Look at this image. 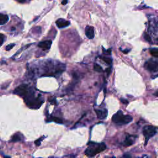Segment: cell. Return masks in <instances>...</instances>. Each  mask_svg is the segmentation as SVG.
I'll return each instance as SVG.
<instances>
[{
	"mask_svg": "<svg viewBox=\"0 0 158 158\" xmlns=\"http://www.w3.org/2000/svg\"><path fill=\"white\" fill-rule=\"evenodd\" d=\"M24 101L25 102L26 104L29 108L32 109H38L42 105L43 103V100H42L40 96L38 97H36L35 96L34 92L31 89L29 93L24 98Z\"/></svg>",
	"mask_w": 158,
	"mask_h": 158,
	"instance_id": "cell-1",
	"label": "cell"
},
{
	"mask_svg": "<svg viewBox=\"0 0 158 158\" xmlns=\"http://www.w3.org/2000/svg\"><path fill=\"white\" fill-rule=\"evenodd\" d=\"M89 147L85 151V154L88 157H92L98 153L104 151L106 148V144L104 143L96 144L95 143H88Z\"/></svg>",
	"mask_w": 158,
	"mask_h": 158,
	"instance_id": "cell-2",
	"label": "cell"
},
{
	"mask_svg": "<svg viewBox=\"0 0 158 158\" xmlns=\"http://www.w3.org/2000/svg\"><path fill=\"white\" fill-rule=\"evenodd\" d=\"M112 120L116 124L122 126L130 123L133 118L130 115H124L122 111H118L113 116Z\"/></svg>",
	"mask_w": 158,
	"mask_h": 158,
	"instance_id": "cell-3",
	"label": "cell"
},
{
	"mask_svg": "<svg viewBox=\"0 0 158 158\" xmlns=\"http://www.w3.org/2000/svg\"><path fill=\"white\" fill-rule=\"evenodd\" d=\"M143 133L145 137V144H146L148 141L157 133V128L153 126H146L143 127Z\"/></svg>",
	"mask_w": 158,
	"mask_h": 158,
	"instance_id": "cell-4",
	"label": "cell"
},
{
	"mask_svg": "<svg viewBox=\"0 0 158 158\" xmlns=\"http://www.w3.org/2000/svg\"><path fill=\"white\" fill-rule=\"evenodd\" d=\"M30 87H29L27 85H25V84H23V85H20L17 88L15 89L14 93L24 98L29 93V92L30 91Z\"/></svg>",
	"mask_w": 158,
	"mask_h": 158,
	"instance_id": "cell-5",
	"label": "cell"
},
{
	"mask_svg": "<svg viewBox=\"0 0 158 158\" xmlns=\"http://www.w3.org/2000/svg\"><path fill=\"white\" fill-rule=\"evenodd\" d=\"M157 61H154L152 59H150V60L148 61L144 64V67L149 71L156 72L157 71Z\"/></svg>",
	"mask_w": 158,
	"mask_h": 158,
	"instance_id": "cell-6",
	"label": "cell"
},
{
	"mask_svg": "<svg viewBox=\"0 0 158 158\" xmlns=\"http://www.w3.org/2000/svg\"><path fill=\"white\" fill-rule=\"evenodd\" d=\"M70 24V23L69 21L64 19H58L56 21V24L59 29H62V28L68 27Z\"/></svg>",
	"mask_w": 158,
	"mask_h": 158,
	"instance_id": "cell-7",
	"label": "cell"
},
{
	"mask_svg": "<svg viewBox=\"0 0 158 158\" xmlns=\"http://www.w3.org/2000/svg\"><path fill=\"white\" fill-rule=\"evenodd\" d=\"M85 35L89 39H93L95 37V30L94 28L91 26H87L85 28Z\"/></svg>",
	"mask_w": 158,
	"mask_h": 158,
	"instance_id": "cell-8",
	"label": "cell"
},
{
	"mask_svg": "<svg viewBox=\"0 0 158 158\" xmlns=\"http://www.w3.org/2000/svg\"><path fill=\"white\" fill-rule=\"evenodd\" d=\"M135 136L133 135H127L126 139H125L124 141H123V144L126 146H130L134 143L135 140Z\"/></svg>",
	"mask_w": 158,
	"mask_h": 158,
	"instance_id": "cell-9",
	"label": "cell"
},
{
	"mask_svg": "<svg viewBox=\"0 0 158 158\" xmlns=\"http://www.w3.org/2000/svg\"><path fill=\"white\" fill-rule=\"evenodd\" d=\"M52 44V42L51 40H46L42 42L38 43V47L44 49V50H48L50 49L51 46Z\"/></svg>",
	"mask_w": 158,
	"mask_h": 158,
	"instance_id": "cell-10",
	"label": "cell"
},
{
	"mask_svg": "<svg viewBox=\"0 0 158 158\" xmlns=\"http://www.w3.org/2000/svg\"><path fill=\"white\" fill-rule=\"evenodd\" d=\"M95 112L99 119H104L108 116V111L106 109L95 110Z\"/></svg>",
	"mask_w": 158,
	"mask_h": 158,
	"instance_id": "cell-11",
	"label": "cell"
},
{
	"mask_svg": "<svg viewBox=\"0 0 158 158\" xmlns=\"http://www.w3.org/2000/svg\"><path fill=\"white\" fill-rule=\"evenodd\" d=\"M23 139V135L20 133H16L12 136L11 138V141L12 142H17V141H22Z\"/></svg>",
	"mask_w": 158,
	"mask_h": 158,
	"instance_id": "cell-12",
	"label": "cell"
},
{
	"mask_svg": "<svg viewBox=\"0 0 158 158\" xmlns=\"http://www.w3.org/2000/svg\"><path fill=\"white\" fill-rule=\"evenodd\" d=\"M8 20H9V17H8V15L0 13V25L6 24Z\"/></svg>",
	"mask_w": 158,
	"mask_h": 158,
	"instance_id": "cell-13",
	"label": "cell"
},
{
	"mask_svg": "<svg viewBox=\"0 0 158 158\" xmlns=\"http://www.w3.org/2000/svg\"><path fill=\"white\" fill-rule=\"evenodd\" d=\"M51 121L55 122H56L57 123H62V121L61 118H60L59 117H51L50 119H49V122H51Z\"/></svg>",
	"mask_w": 158,
	"mask_h": 158,
	"instance_id": "cell-14",
	"label": "cell"
},
{
	"mask_svg": "<svg viewBox=\"0 0 158 158\" xmlns=\"http://www.w3.org/2000/svg\"><path fill=\"white\" fill-rule=\"evenodd\" d=\"M93 69L95 71L98 72H103V69L102 67L100 66V65H98V64H94Z\"/></svg>",
	"mask_w": 158,
	"mask_h": 158,
	"instance_id": "cell-15",
	"label": "cell"
},
{
	"mask_svg": "<svg viewBox=\"0 0 158 158\" xmlns=\"http://www.w3.org/2000/svg\"><path fill=\"white\" fill-rule=\"evenodd\" d=\"M150 53L152 56L157 58L158 57V49L157 48H152L150 49Z\"/></svg>",
	"mask_w": 158,
	"mask_h": 158,
	"instance_id": "cell-16",
	"label": "cell"
},
{
	"mask_svg": "<svg viewBox=\"0 0 158 158\" xmlns=\"http://www.w3.org/2000/svg\"><path fill=\"white\" fill-rule=\"evenodd\" d=\"M100 58H101L102 60L104 61L108 64H111L112 62H113V60H112L111 58H109V57L100 56Z\"/></svg>",
	"mask_w": 158,
	"mask_h": 158,
	"instance_id": "cell-17",
	"label": "cell"
},
{
	"mask_svg": "<svg viewBox=\"0 0 158 158\" xmlns=\"http://www.w3.org/2000/svg\"><path fill=\"white\" fill-rule=\"evenodd\" d=\"M144 38L148 42H151V38L150 36H149L148 34H146V33H144Z\"/></svg>",
	"mask_w": 158,
	"mask_h": 158,
	"instance_id": "cell-18",
	"label": "cell"
},
{
	"mask_svg": "<svg viewBox=\"0 0 158 158\" xmlns=\"http://www.w3.org/2000/svg\"><path fill=\"white\" fill-rule=\"evenodd\" d=\"M4 35L3 34H0V47L3 44L4 42Z\"/></svg>",
	"mask_w": 158,
	"mask_h": 158,
	"instance_id": "cell-19",
	"label": "cell"
},
{
	"mask_svg": "<svg viewBox=\"0 0 158 158\" xmlns=\"http://www.w3.org/2000/svg\"><path fill=\"white\" fill-rule=\"evenodd\" d=\"M44 136H43V137L39 138L38 140H36L35 141V144H36L37 146H40L41 144V142H42V141L43 140V139Z\"/></svg>",
	"mask_w": 158,
	"mask_h": 158,
	"instance_id": "cell-20",
	"label": "cell"
},
{
	"mask_svg": "<svg viewBox=\"0 0 158 158\" xmlns=\"http://www.w3.org/2000/svg\"><path fill=\"white\" fill-rule=\"evenodd\" d=\"M14 46H15V44H14V43H12V44H9V45H8L7 47H6V51H10L11 49L13 47H14Z\"/></svg>",
	"mask_w": 158,
	"mask_h": 158,
	"instance_id": "cell-21",
	"label": "cell"
},
{
	"mask_svg": "<svg viewBox=\"0 0 158 158\" xmlns=\"http://www.w3.org/2000/svg\"><path fill=\"white\" fill-rule=\"evenodd\" d=\"M103 52H105L106 54H111V49H109L108 51H106V49H105L104 48H103Z\"/></svg>",
	"mask_w": 158,
	"mask_h": 158,
	"instance_id": "cell-22",
	"label": "cell"
},
{
	"mask_svg": "<svg viewBox=\"0 0 158 158\" xmlns=\"http://www.w3.org/2000/svg\"><path fill=\"white\" fill-rule=\"evenodd\" d=\"M121 101L122 102V103L125 104H128V101H127V100H123V98H121Z\"/></svg>",
	"mask_w": 158,
	"mask_h": 158,
	"instance_id": "cell-23",
	"label": "cell"
},
{
	"mask_svg": "<svg viewBox=\"0 0 158 158\" xmlns=\"http://www.w3.org/2000/svg\"><path fill=\"white\" fill-rule=\"evenodd\" d=\"M122 158H131V157L128 154H126L123 156Z\"/></svg>",
	"mask_w": 158,
	"mask_h": 158,
	"instance_id": "cell-24",
	"label": "cell"
},
{
	"mask_svg": "<svg viewBox=\"0 0 158 158\" xmlns=\"http://www.w3.org/2000/svg\"><path fill=\"white\" fill-rule=\"evenodd\" d=\"M130 51V50L129 49H126V50H123V53H125V54H127L128 52Z\"/></svg>",
	"mask_w": 158,
	"mask_h": 158,
	"instance_id": "cell-25",
	"label": "cell"
},
{
	"mask_svg": "<svg viewBox=\"0 0 158 158\" xmlns=\"http://www.w3.org/2000/svg\"><path fill=\"white\" fill-rule=\"evenodd\" d=\"M67 3H68V1H62L61 2V4L62 5H65Z\"/></svg>",
	"mask_w": 158,
	"mask_h": 158,
	"instance_id": "cell-26",
	"label": "cell"
},
{
	"mask_svg": "<svg viewBox=\"0 0 158 158\" xmlns=\"http://www.w3.org/2000/svg\"><path fill=\"white\" fill-rule=\"evenodd\" d=\"M3 157L4 158H11V157H9V156H3Z\"/></svg>",
	"mask_w": 158,
	"mask_h": 158,
	"instance_id": "cell-27",
	"label": "cell"
},
{
	"mask_svg": "<svg viewBox=\"0 0 158 158\" xmlns=\"http://www.w3.org/2000/svg\"><path fill=\"white\" fill-rule=\"evenodd\" d=\"M141 158H148V157L146 155H144V156H143Z\"/></svg>",
	"mask_w": 158,
	"mask_h": 158,
	"instance_id": "cell-28",
	"label": "cell"
},
{
	"mask_svg": "<svg viewBox=\"0 0 158 158\" xmlns=\"http://www.w3.org/2000/svg\"><path fill=\"white\" fill-rule=\"evenodd\" d=\"M112 158H115V157H112Z\"/></svg>",
	"mask_w": 158,
	"mask_h": 158,
	"instance_id": "cell-29",
	"label": "cell"
}]
</instances>
